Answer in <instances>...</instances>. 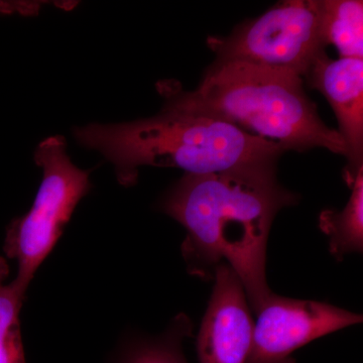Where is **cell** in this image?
Wrapping results in <instances>:
<instances>
[{
    "mask_svg": "<svg viewBox=\"0 0 363 363\" xmlns=\"http://www.w3.org/2000/svg\"><path fill=\"white\" fill-rule=\"evenodd\" d=\"M276 171L277 164H264L185 174L159 204L187 231L181 250L189 274L211 279L225 262L240 279L257 315L272 294L266 276L272 221L300 200L279 185Z\"/></svg>",
    "mask_w": 363,
    "mask_h": 363,
    "instance_id": "6da1fadb",
    "label": "cell"
},
{
    "mask_svg": "<svg viewBox=\"0 0 363 363\" xmlns=\"http://www.w3.org/2000/svg\"><path fill=\"white\" fill-rule=\"evenodd\" d=\"M79 145L113 164L119 184L135 185L145 166L177 168L203 175L277 164L284 150L233 124L164 104L157 116L119 124L76 128Z\"/></svg>",
    "mask_w": 363,
    "mask_h": 363,
    "instance_id": "7a4b0ae2",
    "label": "cell"
},
{
    "mask_svg": "<svg viewBox=\"0 0 363 363\" xmlns=\"http://www.w3.org/2000/svg\"><path fill=\"white\" fill-rule=\"evenodd\" d=\"M164 104L233 124L281 145L284 152L323 147L346 157L338 130L329 128L295 72L243 62L215 61L195 91L159 84Z\"/></svg>",
    "mask_w": 363,
    "mask_h": 363,
    "instance_id": "3957f363",
    "label": "cell"
},
{
    "mask_svg": "<svg viewBox=\"0 0 363 363\" xmlns=\"http://www.w3.org/2000/svg\"><path fill=\"white\" fill-rule=\"evenodd\" d=\"M35 162L43 171L37 197L28 213L7 226L4 247L7 257L18 262L13 283L23 294L92 187L90 172L71 162L62 135L43 140L35 150Z\"/></svg>",
    "mask_w": 363,
    "mask_h": 363,
    "instance_id": "277c9868",
    "label": "cell"
},
{
    "mask_svg": "<svg viewBox=\"0 0 363 363\" xmlns=\"http://www.w3.org/2000/svg\"><path fill=\"white\" fill-rule=\"evenodd\" d=\"M216 61L243 62L306 77L325 52L322 0H291L238 26L228 37L209 38Z\"/></svg>",
    "mask_w": 363,
    "mask_h": 363,
    "instance_id": "5b68a950",
    "label": "cell"
},
{
    "mask_svg": "<svg viewBox=\"0 0 363 363\" xmlns=\"http://www.w3.org/2000/svg\"><path fill=\"white\" fill-rule=\"evenodd\" d=\"M362 322V315L327 303L272 293L257 313L245 363H296L292 354L298 348Z\"/></svg>",
    "mask_w": 363,
    "mask_h": 363,
    "instance_id": "8992f818",
    "label": "cell"
},
{
    "mask_svg": "<svg viewBox=\"0 0 363 363\" xmlns=\"http://www.w3.org/2000/svg\"><path fill=\"white\" fill-rule=\"evenodd\" d=\"M214 286L197 337L200 363H245L253 324L247 294L228 264L215 269Z\"/></svg>",
    "mask_w": 363,
    "mask_h": 363,
    "instance_id": "52a82bcc",
    "label": "cell"
},
{
    "mask_svg": "<svg viewBox=\"0 0 363 363\" xmlns=\"http://www.w3.org/2000/svg\"><path fill=\"white\" fill-rule=\"evenodd\" d=\"M306 78L310 87L326 97L337 117L338 133L347 150L344 178L350 186L363 168V59L333 60L324 52Z\"/></svg>",
    "mask_w": 363,
    "mask_h": 363,
    "instance_id": "ba28073f",
    "label": "cell"
},
{
    "mask_svg": "<svg viewBox=\"0 0 363 363\" xmlns=\"http://www.w3.org/2000/svg\"><path fill=\"white\" fill-rule=\"evenodd\" d=\"M350 201L342 211L323 210L319 215V227L329 238V250L338 259L351 252L363 250V168L350 185Z\"/></svg>",
    "mask_w": 363,
    "mask_h": 363,
    "instance_id": "9c48e42d",
    "label": "cell"
},
{
    "mask_svg": "<svg viewBox=\"0 0 363 363\" xmlns=\"http://www.w3.org/2000/svg\"><path fill=\"white\" fill-rule=\"evenodd\" d=\"M322 38L340 58L363 59L362 0H322Z\"/></svg>",
    "mask_w": 363,
    "mask_h": 363,
    "instance_id": "30bf717a",
    "label": "cell"
},
{
    "mask_svg": "<svg viewBox=\"0 0 363 363\" xmlns=\"http://www.w3.org/2000/svg\"><path fill=\"white\" fill-rule=\"evenodd\" d=\"M9 274V264L0 257V363H26L20 323L26 294L13 281L6 284Z\"/></svg>",
    "mask_w": 363,
    "mask_h": 363,
    "instance_id": "8fae6325",
    "label": "cell"
},
{
    "mask_svg": "<svg viewBox=\"0 0 363 363\" xmlns=\"http://www.w3.org/2000/svg\"><path fill=\"white\" fill-rule=\"evenodd\" d=\"M192 330V322L188 316L179 314L161 336L140 339L131 344L124 353L123 363H188L182 345Z\"/></svg>",
    "mask_w": 363,
    "mask_h": 363,
    "instance_id": "7c38bea8",
    "label": "cell"
}]
</instances>
